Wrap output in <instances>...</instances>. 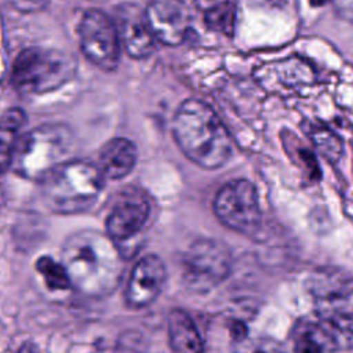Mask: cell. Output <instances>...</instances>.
<instances>
[{
    "label": "cell",
    "instance_id": "7",
    "mask_svg": "<svg viewBox=\"0 0 353 353\" xmlns=\"http://www.w3.org/2000/svg\"><path fill=\"white\" fill-rule=\"evenodd\" d=\"M214 212L229 229L245 236L254 234L261 225V208L255 186L247 179L225 183L214 199Z\"/></svg>",
    "mask_w": 353,
    "mask_h": 353
},
{
    "label": "cell",
    "instance_id": "8",
    "mask_svg": "<svg viewBox=\"0 0 353 353\" xmlns=\"http://www.w3.org/2000/svg\"><path fill=\"white\" fill-rule=\"evenodd\" d=\"M80 48L84 57L97 68L110 72L120 61V39L114 25L101 10H87L77 26Z\"/></svg>",
    "mask_w": 353,
    "mask_h": 353
},
{
    "label": "cell",
    "instance_id": "20",
    "mask_svg": "<svg viewBox=\"0 0 353 353\" xmlns=\"http://www.w3.org/2000/svg\"><path fill=\"white\" fill-rule=\"evenodd\" d=\"M310 138L316 149L327 157L330 161H336L342 153L341 139L327 127H314L310 132Z\"/></svg>",
    "mask_w": 353,
    "mask_h": 353
},
{
    "label": "cell",
    "instance_id": "10",
    "mask_svg": "<svg viewBox=\"0 0 353 353\" xmlns=\"http://www.w3.org/2000/svg\"><path fill=\"white\" fill-rule=\"evenodd\" d=\"M307 290L319 314H353V277L336 268L317 269L307 279Z\"/></svg>",
    "mask_w": 353,
    "mask_h": 353
},
{
    "label": "cell",
    "instance_id": "21",
    "mask_svg": "<svg viewBox=\"0 0 353 353\" xmlns=\"http://www.w3.org/2000/svg\"><path fill=\"white\" fill-rule=\"evenodd\" d=\"M236 353H287L283 345L272 338L244 336L236 343Z\"/></svg>",
    "mask_w": 353,
    "mask_h": 353
},
{
    "label": "cell",
    "instance_id": "19",
    "mask_svg": "<svg viewBox=\"0 0 353 353\" xmlns=\"http://www.w3.org/2000/svg\"><path fill=\"white\" fill-rule=\"evenodd\" d=\"M36 269L43 276L47 287L51 290H66L70 285L63 265L55 262L50 256L39 258L36 262Z\"/></svg>",
    "mask_w": 353,
    "mask_h": 353
},
{
    "label": "cell",
    "instance_id": "2",
    "mask_svg": "<svg viewBox=\"0 0 353 353\" xmlns=\"http://www.w3.org/2000/svg\"><path fill=\"white\" fill-rule=\"evenodd\" d=\"M172 135L182 153L205 170L219 168L232 154L226 127L208 103L196 98L179 105L172 120Z\"/></svg>",
    "mask_w": 353,
    "mask_h": 353
},
{
    "label": "cell",
    "instance_id": "12",
    "mask_svg": "<svg viewBox=\"0 0 353 353\" xmlns=\"http://www.w3.org/2000/svg\"><path fill=\"white\" fill-rule=\"evenodd\" d=\"M114 25L124 50L131 58L149 57L156 47V39L148 25L145 10L132 3H123L114 11Z\"/></svg>",
    "mask_w": 353,
    "mask_h": 353
},
{
    "label": "cell",
    "instance_id": "4",
    "mask_svg": "<svg viewBox=\"0 0 353 353\" xmlns=\"http://www.w3.org/2000/svg\"><path fill=\"white\" fill-rule=\"evenodd\" d=\"M74 138L63 124H44L22 135L15 146L11 168L19 176L41 181L59 164L69 160Z\"/></svg>",
    "mask_w": 353,
    "mask_h": 353
},
{
    "label": "cell",
    "instance_id": "13",
    "mask_svg": "<svg viewBox=\"0 0 353 353\" xmlns=\"http://www.w3.org/2000/svg\"><path fill=\"white\" fill-rule=\"evenodd\" d=\"M150 205L143 193L128 190L121 193L106 218V230L112 240H130L145 226Z\"/></svg>",
    "mask_w": 353,
    "mask_h": 353
},
{
    "label": "cell",
    "instance_id": "23",
    "mask_svg": "<svg viewBox=\"0 0 353 353\" xmlns=\"http://www.w3.org/2000/svg\"><path fill=\"white\" fill-rule=\"evenodd\" d=\"M332 1L338 15L342 19L353 23V0H332Z\"/></svg>",
    "mask_w": 353,
    "mask_h": 353
},
{
    "label": "cell",
    "instance_id": "11",
    "mask_svg": "<svg viewBox=\"0 0 353 353\" xmlns=\"http://www.w3.org/2000/svg\"><path fill=\"white\" fill-rule=\"evenodd\" d=\"M145 17L157 41L178 46L190 33L192 14L185 0H150Z\"/></svg>",
    "mask_w": 353,
    "mask_h": 353
},
{
    "label": "cell",
    "instance_id": "16",
    "mask_svg": "<svg viewBox=\"0 0 353 353\" xmlns=\"http://www.w3.org/2000/svg\"><path fill=\"white\" fill-rule=\"evenodd\" d=\"M168 336L174 353H204V342L190 316L174 309L168 316Z\"/></svg>",
    "mask_w": 353,
    "mask_h": 353
},
{
    "label": "cell",
    "instance_id": "3",
    "mask_svg": "<svg viewBox=\"0 0 353 353\" xmlns=\"http://www.w3.org/2000/svg\"><path fill=\"white\" fill-rule=\"evenodd\" d=\"M103 178L95 164L68 160L40 181L41 194L46 204L55 212H80L98 199L103 189Z\"/></svg>",
    "mask_w": 353,
    "mask_h": 353
},
{
    "label": "cell",
    "instance_id": "9",
    "mask_svg": "<svg viewBox=\"0 0 353 353\" xmlns=\"http://www.w3.org/2000/svg\"><path fill=\"white\" fill-rule=\"evenodd\" d=\"M230 266V256L222 244L212 240L194 243L183 261V279L196 291H207L222 281Z\"/></svg>",
    "mask_w": 353,
    "mask_h": 353
},
{
    "label": "cell",
    "instance_id": "18",
    "mask_svg": "<svg viewBox=\"0 0 353 353\" xmlns=\"http://www.w3.org/2000/svg\"><path fill=\"white\" fill-rule=\"evenodd\" d=\"M204 21L211 30L223 34H232L236 22V7L230 1L219 3L207 10Z\"/></svg>",
    "mask_w": 353,
    "mask_h": 353
},
{
    "label": "cell",
    "instance_id": "5",
    "mask_svg": "<svg viewBox=\"0 0 353 353\" xmlns=\"http://www.w3.org/2000/svg\"><path fill=\"white\" fill-rule=\"evenodd\" d=\"M76 59L61 50L29 47L14 59L11 81L22 94H46L58 90L76 74Z\"/></svg>",
    "mask_w": 353,
    "mask_h": 353
},
{
    "label": "cell",
    "instance_id": "17",
    "mask_svg": "<svg viewBox=\"0 0 353 353\" xmlns=\"http://www.w3.org/2000/svg\"><path fill=\"white\" fill-rule=\"evenodd\" d=\"M25 121V113L18 108H11L0 116V172H4L11 165L19 131Z\"/></svg>",
    "mask_w": 353,
    "mask_h": 353
},
{
    "label": "cell",
    "instance_id": "22",
    "mask_svg": "<svg viewBox=\"0 0 353 353\" xmlns=\"http://www.w3.org/2000/svg\"><path fill=\"white\" fill-rule=\"evenodd\" d=\"M8 3L19 12L33 14L44 10L50 0H8Z\"/></svg>",
    "mask_w": 353,
    "mask_h": 353
},
{
    "label": "cell",
    "instance_id": "1",
    "mask_svg": "<svg viewBox=\"0 0 353 353\" xmlns=\"http://www.w3.org/2000/svg\"><path fill=\"white\" fill-rule=\"evenodd\" d=\"M61 259L70 285L90 296L110 294L123 273L121 256L113 240L91 229L69 236Z\"/></svg>",
    "mask_w": 353,
    "mask_h": 353
},
{
    "label": "cell",
    "instance_id": "24",
    "mask_svg": "<svg viewBox=\"0 0 353 353\" xmlns=\"http://www.w3.org/2000/svg\"><path fill=\"white\" fill-rule=\"evenodd\" d=\"M18 353H40V352H39L37 346H36L33 342H25V343L19 347Z\"/></svg>",
    "mask_w": 353,
    "mask_h": 353
},
{
    "label": "cell",
    "instance_id": "15",
    "mask_svg": "<svg viewBox=\"0 0 353 353\" xmlns=\"http://www.w3.org/2000/svg\"><path fill=\"white\" fill-rule=\"evenodd\" d=\"M137 161V148L127 138H113L103 145L99 153V170L110 179L124 178Z\"/></svg>",
    "mask_w": 353,
    "mask_h": 353
},
{
    "label": "cell",
    "instance_id": "14",
    "mask_svg": "<svg viewBox=\"0 0 353 353\" xmlns=\"http://www.w3.org/2000/svg\"><path fill=\"white\" fill-rule=\"evenodd\" d=\"M167 276L164 262L157 255H146L134 266L127 290L125 299L132 307H145L150 305L161 292Z\"/></svg>",
    "mask_w": 353,
    "mask_h": 353
},
{
    "label": "cell",
    "instance_id": "6",
    "mask_svg": "<svg viewBox=\"0 0 353 353\" xmlns=\"http://www.w3.org/2000/svg\"><path fill=\"white\" fill-rule=\"evenodd\" d=\"M294 353H332L353 349V314H319L298 321Z\"/></svg>",
    "mask_w": 353,
    "mask_h": 353
}]
</instances>
